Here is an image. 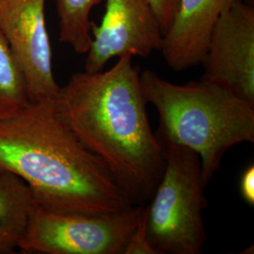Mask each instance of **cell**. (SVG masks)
<instances>
[{
	"label": "cell",
	"instance_id": "6da1fadb",
	"mask_svg": "<svg viewBox=\"0 0 254 254\" xmlns=\"http://www.w3.org/2000/svg\"><path fill=\"white\" fill-rule=\"evenodd\" d=\"M126 55L109 70L73 73L55 99L64 121L107 166L133 205L145 206L165 170L147 114L140 70Z\"/></svg>",
	"mask_w": 254,
	"mask_h": 254
},
{
	"label": "cell",
	"instance_id": "7a4b0ae2",
	"mask_svg": "<svg viewBox=\"0 0 254 254\" xmlns=\"http://www.w3.org/2000/svg\"><path fill=\"white\" fill-rule=\"evenodd\" d=\"M7 173L23 180L35 203L51 210L109 215L134 206L55 100L30 101L0 118V174Z\"/></svg>",
	"mask_w": 254,
	"mask_h": 254
},
{
	"label": "cell",
	"instance_id": "3957f363",
	"mask_svg": "<svg viewBox=\"0 0 254 254\" xmlns=\"http://www.w3.org/2000/svg\"><path fill=\"white\" fill-rule=\"evenodd\" d=\"M147 104L158 113L154 135L199 154L204 187L234 146L254 142V105L201 76L199 81L174 84L157 73H140Z\"/></svg>",
	"mask_w": 254,
	"mask_h": 254
},
{
	"label": "cell",
	"instance_id": "277c9868",
	"mask_svg": "<svg viewBox=\"0 0 254 254\" xmlns=\"http://www.w3.org/2000/svg\"><path fill=\"white\" fill-rule=\"evenodd\" d=\"M165 170L147 206V235L156 254H200L206 243L201 217L208 205L203 194L199 154L158 138Z\"/></svg>",
	"mask_w": 254,
	"mask_h": 254
},
{
	"label": "cell",
	"instance_id": "5b68a950",
	"mask_svg": "<svg viewBox=\"0 0 254 254\" xmlns=\"http://www.w3.org/2000/svg\"><path fill=\"white\" fill-rule=\"evenodd\" d=\"M144 206L109 215L43 207L34 202L18 249L25 254H124Z\"/></svg>",
	"mask_w": 254,
	"mask_h": 254
},
{
	"label": "cell",
	"instance_id": "8992f818",
	"mask_svg": "<svg viewBox=\"0 0 254 254\" xmlns=\"http://www.w3.org/2000/svg\"><path fill=\"white\" fill-rule=\"evenodd\" d=\"M46 0H0V30L27 80L29 100H55L52 50L46 22Z\"/></svg>",
	"mask_w": 254,
	"mask_h": 254
},
{
	"label": "cell",
	"instance_id": "52a82bcc",
	"mask_svg": "<svg viewBox=\"0 0 254 254\" xmlns=\"http://www.w3.org/2000/svg\"><path fill=\"white\" fill-rule=\"evenodd\" d=\"M100 24L92 21L85 72L103 71L109 61L126 55L146 58L161 51L164 34L149 0H105Z\"/></svg>",
	"mask_w": 254,
	"mask_h": 254
},
{
	"label": "cell",
	"instance_id": "ba28073f",
	"mask_svg": "<svg viewBox=\"0 0 254 254\" xmlns=\"http://www.w3.org/2000/svg\"><path fill=\"white\" fill-rule=\"evenodd\" d=\"M201 64L202 77L254 105V8L238 1L218 20Z\"/></svg>",
	"mask_w": 254,
	"mask_h": 254
},
{
	"label": "cell",
	"instance_id": "9c48e42d",
	"mask_svg": "<svg viewBox=\"0 0 254 254\" xmlns=\"http://www.w3.org/2000/svg\"><path fill=\"white\" fill-rule=\"evenodd\" d=\"M238 1L243 0H179L164 35L161 52L166 64L175 72L201 64L216 23Z\"/></svg>",
	"mask_w": 254,
	"mask_h": 254
},
{
	"label": "cell",
	"instance_id": "30bf717a",
	"mask_svg": "<svg viewBox=\"0 0 254 254\" xmlns=\"http://www.w3.org/2000/svg\"><path fill=\"white\" fill-rule=\"evenodd\" d=\"M34 202L18 176L0 174V254H14L18 249Z\"/></svg>",
	"mask_w": 254,
	"mask_h": 254
},
{
	"label": "cell",
	"instance_id": "8fae6325",
	"mask_svg": "<svg viewBox=\"0 0 254 254\" xmlns=\"http://www.w3.org/2000/svg\"><path fill=\"white\" fill-rule=\"evenodd\" d=\"M105 0H56L60 41L77 54H87L91 43V12Z\"/></svg>",
	"mask_w": 254,
	"mask_h": 254
},
{
	"label": "cell",
	"instance_id": "7c38bea8",
	"mask_svg": "<svg viewBox=\"0 0 254 254\" xmlns=\"http://www.w3.org/2000/svg\"><path fill=\"white\" fill-rule=\"evenodd\" d=\"M29 102L25 73L0 30V118L12 114Z\"/></svg>",
	"mask_w": 254,
	"mask_h": 254
},
{
	"label": "cell",
	"instance_id": "4fadbf2b",
	"mask_svg": "<svg viewBox=\"0 0 254 254\" xmlns=\"http://www.w3.org/2000/svg\"><path fill=\"white\" fill-rule=\"evenodd\" d=\"M147 206H144L137 226L127 241L124 254H156L147 235Z\"/></svg>",
	"mask_w": 254,
	"mask_h": 254
},
{
	"label": "cell",
	"instance_id": "5bb4252c",
	"mask_svg": "<svg viewBox=\"0 0 254 254\" xmlns=\"http://www.w3.org/2000/svg\"><path fill=\"white\" fill-rule=\"evenodd\" d=\"M159 22L164 35L171 27L179 5V0H149Z\"/></svg>",
	"mask_w": 254,
	"mask_h": 254
},
{
	"label": "cell",
	"instance_id": "9a60e30c",
	"mask_svg": "<svg viewBox=\"0 0 254 254\" xmlns=\"http://www.w3.org/2000/svg\"><path fill=\"white\" fill-rule=\"evenodd\" d=\"M240 193L248 204L254 205V166L250 165L240 179Z\"/></svg>",
	"mask_w": 254,
	"mask_h": 254
}]
</instances>
